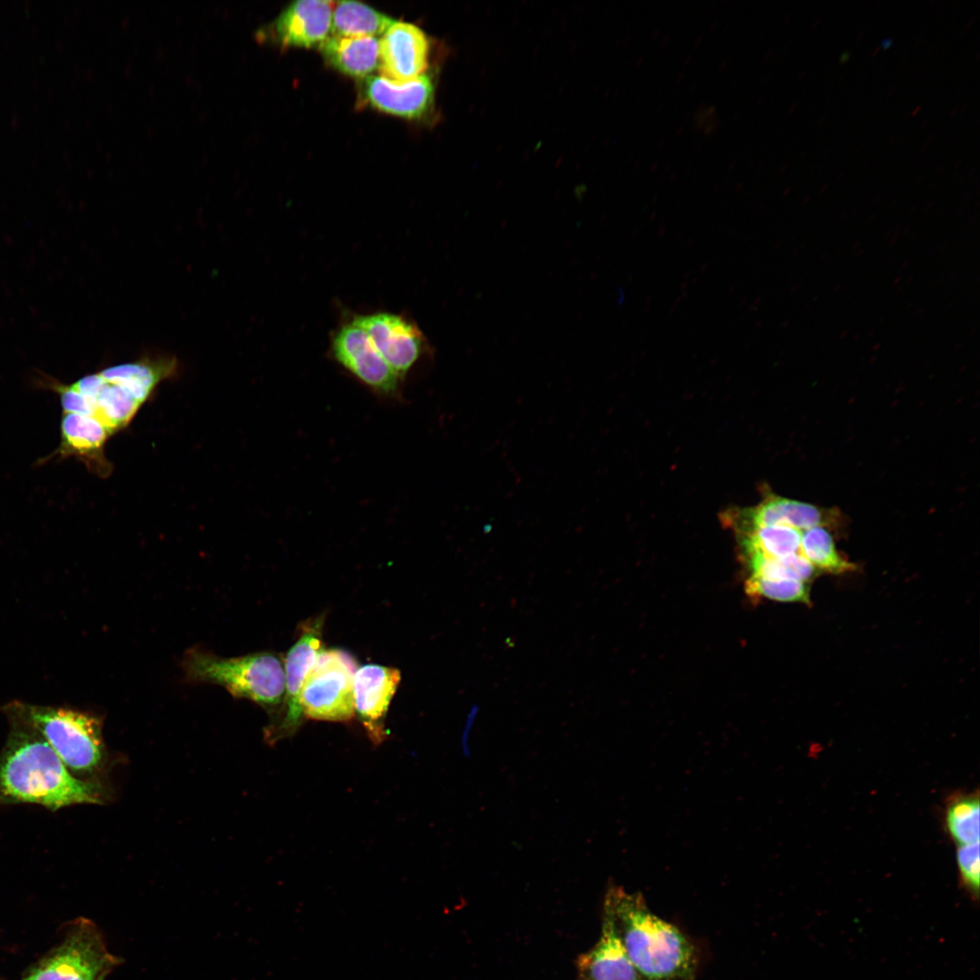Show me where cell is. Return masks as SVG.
Masks as SVG:
<instances>
[{
    "instance_id": "6da1fadb",
    "label": "cell",
    "mask_w": 980,
    "mask_h": 980,
    "mask_svg": "<svg viewBox=\"0 0 980 980\" xmlns=\"http://www.w3.org/2000/svg\"><path fill=\"white\" fill-rule=\"evenodd\" d=\"M10 730L0 752V805L32 803L52 811L76 804H102L104 788L74 776L29 723L5 714Z\"/></svg>"
},
{
    "instance_id": "7a4b0ae2",
    "label": "cell",
    "mask_w": 980,
    "mask_h": 980,
    "mask_svg": "<svg viewBox=\"0 0 980 980\" xmlns=\"http://www.w3.org/2000/svg\"><path fill=\"white\" fill-rule=\"evenodd\" d=\"M180 371L175 356L146 354L107 367L64 385H48L58 393L63 413L80 414L99 422L111 435L126 427L157 387Z\"/></svg>"
},
{
    "instance_id": "3957f363",
    "label": "cell",
    "mask_w": 980,
    "mask_h": 980,
    "mask_svg": "<svg viewBox=\"0 0 980 980\" xmlns=\"http://www.w3.org/2000/svg\"><path fill=\"white\" fill-rule=\"evenodd\" d=\"M604 902L633 966L643 980H693L697 952L674 925L653 914L639 893L611 887Z\"/></svg>"
},
{
    "instance_id": "277c9868",
    "label": "cell",
    "mask_w": 980,
    "mask_h": 980,
    "mask_svg": "<svg viewBox=\"0 0 980 980\" xmlns=\"http://www.w3.org/2000/svg\"><path fill=\"white\" fill-rule=\"evenodd\" d=\"M33 726L76 778L98 771L103 763L102 720L74 709L13 701L0 707Z\"/></svg>"
},
{
    "instance_id": "5b68a950",
    "label": "cell",
    "mask_w": 980,
    "mask_h": 980,
    "mask_svg": "<svg viewBox=\"0 0 980 980\" xmlns=\"http://www.w3.org/2000/svg\"><path fill=\"white\" fill-rule=\"evenodd\" d=\"M187 679L223 686L237 698L274 708L283 702L285 671L282 659L270 652L221 658L205 651H189L183 660Z\"/></svg>"
},
{
    "instance_id": "8992f818",
    "label": "cell",
    "mask_w": 980,
    "mask_h": 980,
    "mask_svg": "<svg viewBox=\"0 0 980 980\" xmlns=\"http://www.w3.org/2000/svg\"><path fill=\"white\" fill-rule=\"evenodd\" d=\"M355 658L340 649H324L309 671L300 694L306 718L348 721L354 715Z\"/></svg>"
},
{
    "instance_id": "52a82bcc",
    "label": "cell",
    "mask_w": 980,
    "mask_h": 980,
    "mask_svg": "<svg viewBox=\"0 0 980 980\" xmlns=\"http://www.w3.org/2000/svg\"><path fill=\"white\" fill-rule=\"evenodd\" d=\"M118 963L96 926L80 920L24 980H104Z\"/></svg>"
},
{
    "instance_id": "ba28073f",
    "label": "cell",
    "mask_w": 980,
    "mask_h": 980,
    "mask_svg": "<svg viewBox=\"0 0 980 980\" xmlns=\"http://www.w3.org/2000/svg\"><path fill=\"white\" fill-rule=\"evenodd\" d=\"M330 351L335 361L379 397L398 398L399 376L386 362L368 335L352 321L333 334Z\"/></svg>"
},
{
    "instance_id": "9c48e42d",
    "label": "cell",
    "mask_w": 980,
    "mask_h": 980,
    "mask_svg": "<svg viewBox=\"0 0 980 980\" xmlns=\"http://www.w3.org/2000/svg\"><path fill=\"white\" fill-rule=\"evenodd\" d=\"M402 379L427 351V342L411 320L391 312L356 315L352 320Z\"/></svg>"
},
{
    "instance_id": "30bf717a",
    "label": "cell",
    "mask_w": 980,
    "mask_h": 980,
    "mask_svg": "<svg viewBox=\"0 0 980 980\" xmlns=\"http://www.w3.org/2000/svg\"><path fill=\"white\" fill-rule=\"evenodd\" d=\"M324 616L309 619L301 625L299 639L288 651L284 659L285 694L283 719L279 725L281 735L292 733L301 722L300 694L305 681L319 653L325 649L322 643Z\"/></svg>"
},
{
    "instance_id": "8fae6325",
    "label": "cell",
    "mask_w": 980,
    "mask_h": 980,
    "mask_svg": "<svg viewBox=\"0 0 980 980\" xmlns=\"http://www.w3.org/2000/svg\"><path fill=\"white\" fill-rule=\"evenodd\" d=\"M725 519L740 534L756 527L775 524L797 530L832 526L838 523L839 514L835 509L772 495L754 508L732 511Z\"/></svg>"
},
{
    "instance_id": "7c38bea8",
    "label": "cell",
    "mask_w": 980,
    "mask_h": 980,
    "mask_svg": "<svg viewBox=\"0 0 980 980\" xmlns=\"http://www.w3.org/2000/svg\"><path fill=\"white\" fill-rule=\"evenodd\" d=\"M401 680L397 668L368 663L354 674V710L369 737L376 742L384 740V719Z\"/></svg>"
},
{
    "instance_id": "4fadbf2b",
    "label": "cell",
    "mask_w": 980,
    "mask_h": 980,
    "mask_svg": "<svg viewBox=\"0 0 980 980\" xmlns=\"http://www.w3.org/2000/svg\"><path fill=\"white\" fill-rule=\"evenodd\" d=\"M429 44L416 25L395 21L379 39L381 75L407 81L424 74L428 66Z\"/></svg>"
},
{
    "instance_id": "5bb4252c",
    "label": "cell",
    "mask_w": 980,
    "mask_h": 980,
    "mask_svg": "<svg viewBox=\"0 0 980 980\" xmlns=\"http://www.w3.org/2000/svg\"><path fill=\"white\" fill-rule=\"evenodd\" d=\"M368 102L384 113L407 119L421 118L432 108L435 86L432 78L423 74L407 81H396L383 75H369L364 83Z\"/></svg>"
},
{
    "instance_id": "9a60e30c",
    "label": "cell",
    "mask_w": 980,
    "mask_h": 980,
    "mask_svg": "<svg viewBox=\"0 0 980 980\" xmlns=\"http://www.w3.org/2000/svg\"><path fill=\"white\" fill-rule=\"evenodd\" d=\"M333 5L324 0L293 2L272 24L276 41L284 46H319L331 34Z\"/></svg>"
},
{
    "instance_id": "2e32d148",
    "label": "cell",
    "mask_w": 980,
    "mask_h": 980,
    "mask_svg": "<svg viewBox=\"0 0 980 980\" xmlns=\"http://www.w3.org/2000/svg\"><path fill=\"white\" fill-rule=\"evenodd\" d=\"M577 966L584 980H643L629 958L605 902L600 938L579 956Z\"/></svg>"
},
{
    "instance_id": "e0dca14e",
    "label": "cell",
    "mask_w": 980,
    "mask_h": 980,
    "mask_svg": "<svg viewBox=\"0 0 980 980\" xmlns=\"http://www.w3.org/2000/svg\"><path fill=\"white\" fill-rule=\"evenodd\" d=\"M60 427L61 443L52 457L74 456L101 477L111 474L113 466L104 456L111 435L99 422L83 415L63 413Z\"/></svg>"
},
{
    "instance_id": "ac0fdd59",
    "label": "cell",
    "mask_w": 980,
    "mask_h": 980,
    "mask_svg": "<svg viewBox=\"0 0 980 980\" xmlns=\"http://www.w3.org/2000/svg\"><path fill=\"white\" fill-rule=\"evenodd\" d=\"M326 62L354 77H368L379 67V39L330 35L319 46Z\"/></svg>"
},
{
    "instance_id": "d6986e66",
    "label": "cell",
    "mask_w": 980,
    "mask_h": 980,
    "mask_svg": "<svg viewBox=\"0 0 980 980\" xmlns=\"http://www.w3.org/2000/svg\"><path fill=\"white\" fill-rule=\"evenodd\" d=\"M395 20L358 2L339 1L333 5L331 34L341 37L382 35Z\"/></svg>"
},
{
    "instance_id": "ffe728a7",
    "label": "cell",
    "mask_w": 980,
    "mask_h": 980,
    "mask_svg": "<svg viewBox=\"0 0 980 980\" xmlns=\"http://www.w3.org/2000/svg\"><path fill=\"white\" fill-rule=\"evenodd\" d=\"M746 552L758 551L772 557L799 554L801 533L788 525L760 526L740 534Z\"/></svg>"
},
{
    "instance_id": "44dd1931",
    "label": "cell",
    "mask_w": 980,
    "mask_h": 980,
    "mask_svg": "<svg viewBox=\"0 0 980 980\" xmlns=\"http://www.w3.org/2000/svg\"><path fill=\"white\" fill-rule=\"evenodd\" d=\"M801 554L816 568L830 573L855 570V564L844 558L836 549L833 536L822 526L801 533Z\"/></svg>"
},
{
    "instance_id": "7402d4cb",
    "label": "cell",
    "mask_w": 980,
    "mask_h": 980,
    "mask_svg": "<svg viewBox=\"0 0 980 980\" xmlns=\"http://www.w3.org/2000/svg\"><path fill=\"white\" fill-rule=\"evenodd\" d=\"M978 793L959 795L950 800L945 813L946 828L958 846L979 842Z\"/></svg>"
},
{
    "instance_id": "603a6c76",
    "label": "cell",
    "mask_w": 980,
    "mask_h": 980,
    "mask_svg": "<svg viewBox=\"0 0 980 980\" xmlns=\"http://www.w3.org/2000/svg\"><path fill=\"white\" fill-rule=\"evenodd\" d=\"M750 596H760L779 602H800L810 603L806 583L796 580H773L751 575L746 583Z\"/></svg>"
},
{
    "instance_id": "cb8c5ba5",
    "label": "cell",
    "mask_w": 980,
    "mask_h": 980,
    "mask_svg": "<svg viewBox=\"0 0 980 980\" xmlns=\"http://www.w3.org/2000/svg\"><path fill=\"white\" fill-rule=\"evenodd\" d=\"M979 842L958 846L956 861L959 877L965 888L976 897L979 894Z\"/></svg>"
},
{
    "instance_id": "d4e9b609",
    "label": "cell",
    "mask_w": 980,
    "mask_h": 980,
    "mask_svg": "<svg viewBox=\"0 0 980 980\" xmlns=\"http://www.w3.org/2000/svg\"><path fill=\"white\" fill-rule=\"evenodd\" d=\"M891 44H892V40H891V39H884V40L882 41V46H883L884 48H888V47H889V46L891 45Z\"/></svg>"
}]
</instances>
